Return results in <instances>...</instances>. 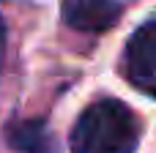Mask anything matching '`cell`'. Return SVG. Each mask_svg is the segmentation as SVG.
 Masks as SVG:
<instances>
[{
    "instance_id": "4",
    "label": "cell",
    "mask_w": 156,
    "mask_h": 153,
    "mask_svg": "<svg viewBox=\"0 0 156 153\" xmlns=\"http://www.w3.org/2000/svg\"><path fill=\"white\" fill-rule=\"evenodd\" d=\"M8 142L11 148L22 153H55L52 137L41 120H19L8 126Z\"/></svg>"
},
{
    "instance_id": "1",
    "label": "cell",
    "mask_w": 156,
    "mask_h": 153,
    "mask_svg": "<svg viewBox=\"0 0 156 153\" xmlns=\"http://www.w3.org/2000/svg\"><path fill=\"white\" fill-rule=\"evenodd\" d=\"M137 142L140 123L132 110L115 99L90 104L71 131L74 153H134Z\"/></svg>"
},
{
    "instance_id": "5",
    "label": "cell",
    "mask_w": 156,
    "mask_h": 153,
    "mask_svg": "<svg viewBox=\"0 0 156 153\" xmlns=\"http://www.w3.org/2000/svg\"><path fill=\"white\" fill-rule=\"evenodd\" d=\"M3 38H5V30H3V22H0V52H3Z\"/></svg>"
},
{
    "instance_id": "3",
    "label": "cell",
    "mask_w": 156,
    "mask_h": 153,
    "mask_svg": "<svg viewBox=\"0 0 156 153\" xmlns=\"http://www.w3.org/2000/svg\"><path fill=\"white\" fill-rule=\"evenodd\" d=\"M121 3L118 0H63V19L74 30L99 33L118 22Z\"/></svg>"
},
{
    "instance_id": "2",
    "label": "cell",
    "mask_w": 156,
    "mask_h": 153,
    "mask_svg": "<svg viewBox=\"0 0 156 153\" xmlns=\"http://www.w3.org/2000/svg\"><path fill=\"white\" fill-rule=\"evenodd\" d=\"M123 68L129 82L156 96V22H145L134 30V36L126 44Z\"/></svg>"
}]
</instances>
